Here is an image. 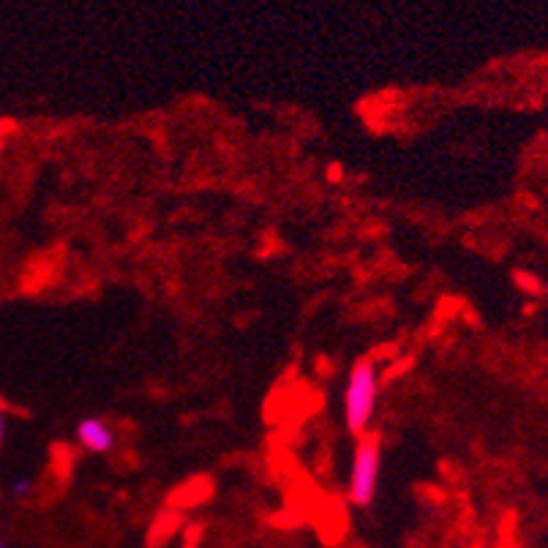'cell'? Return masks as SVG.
Here are the masks:
<instances>
[{
	"instance_id": "obj_1",
	"label": "cell",
	"mask_w": 548,
	"mask_h": 548,
	"mask_svg": "<svg viewBox=\"0 0 548 548\" xmlns=\"http://www.w3.org/2000/svg\"><path fill=\"white\" fill-rule=\"evenodd\" d=\"M377 366L369 360L355 363V369L349 374L347 393H344V420L352 434H363L369 426L374 407H377Z\"/></svg>"
},
{
	"instance_id": "obj_2",
	"label": "cell",
	"mask_w": 548,
	"mask_h": 548,
	"mask_svg": "<svg viewBox=\"0 0 548 548\" xmlns=\"http://www.w3.org/2000/svg\"><path fill=\"white\" fill-rule=\"evenodd\" d=\"M379 464H382V453H379V439H363L355 450V461H352V478H349V499L366 508L377 497L379 486Z\"/></svg>"
},
{
	"instance_id": "obj_3",
	"label": "cell",
	"mask_w": 548,
	"mask_h": 548,
	"mask_svg": "<svg viewBox=\"0 0 548 548\" xmlns=\"http://www.w3.org/2000/svg\"><path fill=\"white\" fill-rule=\"evenodd\" d=\"M77 439L80 445L90 453H110L112 445H115V434L101 418H85L80 420L77 426Z\"/></svg>"
},
{
	"instance_id": "obj_4",
	"label": "cell",
	"mask_w": 548,
	"mask_h": 548,
	"mask_svg": "<svg viewBox=\"0 0 548 548\" xmlns=\"http://www.w3.org/2000/svg\"><path fill=\"white\" fill-rule=\"evenodd\" d=\"M30 491H33V480L30 478H17L11 483V494L14 497H28Z\"/></svg>"
},
{
	"instance_id": "obj_5",
	"label": "cell",
	"mask_w": 548,
	"mask_h": 548,
	"mask_svg": "<svg viewBox=\"0 0 548 548\" xmlns=\"http://www.w3.org/2000/svg\"><path fill=\"white\" fill-rule=\"evenodd\" d=\"M3 434H6V418H3V409H0V442H3Z\"/></svg>"
},
{
	"instance_id": "obj_6",
	"label": "cell",
	"mask_w": 548,
	"mask_h": 548,
	"mask_svg": "<svg viewBox=\"0 0 548 548\" xmlns=\"http://www.w3.org/2000/svg\"><path fill=\"white\" fill-rule=\"evenodd\" d=\"M330 180H339V167H330Z\"/></svg>"
},
{
	"instance_id": "obj_7",
	"label": "cell",
	"mask_w": 548,
	"mask_h": 548,
	"mask_svg": "<svg viewBox=\"0 0 548 548\" xmlns=\"http://www.w3.org/2000/svg\"><path fill=\"white\" fill-rule=\"evenodd\" d=\"M0 548H6V546H3V540H0Z\"/></svg>"
}]
</instances>
